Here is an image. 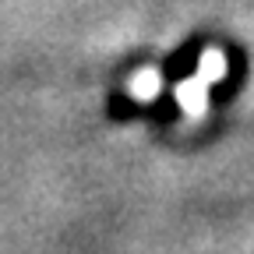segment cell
<instances>
[{
  "label": "cell",
  "mask_w": 254,
  "mask_h": 254,
  "mask_svg": "<svg viewBox=\"0 0 254 254\" xmlns=\"http://www.w3.org/2000/svg\"><path fill=\"white\" fill-rule=\"evenodd\" d=\"M208 39L205 36H190L187 43H180L166 60H163V92H159V99L155 103H134L131 95H124L117 92L113 99H110V117L113 120H155V124H173L180 117V106L173 99V92L180 81H187L190 74L198 71V64H201V53H205Z\"/></svg>",
  "instance_id": "1"
},
{
  "label": "cell",
  "mask_w": 254,
  "mask_h": 254,
  "mask_svg": "<svg viewBox=\"0 0 254 254\" xmlns=\"http://www.w3.org/2000/svg\"><path fill=\"white\" fill-rule=\"evenodd\" d=\"M226 74H222L215 85H212V92H208V103L212 106H222V103H230L233 95L240 92V85H244V78H247V57H244V50L237 46V43H230L226 46Z\"/></svg>",
  "instance_id": "2"
}]
</instances>
